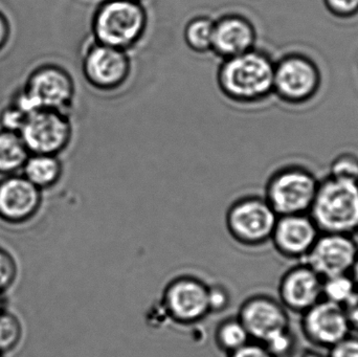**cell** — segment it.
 <instances>
[{
  "instance_id": "7c38bea8",
  "label": "cell",
  "mask_w": 358,
  "mask_h": 357,
  "mask_svg": "<svg viewBox=\"0 0 358 357\" xmlns=\"http://www.w3.org/2000/svg\"><path fill=\"white\" fill-rule=\"evenodd\" d=\"M238 318L245 327L252 341L265 343L273 335L288 330L287 314L273 298L256 295L240 306Z\"/></svg>"
},
{
  "instance_id": "52a82bcc",
  "label": "cell",
  "mask_w": 358,
  "mask_h": 357,
  "mask_svg": "<svg viewBox=\"0 0 358 357\" xmlns=\"http://www.w3.org/2000/svg\"><path fill=\"white\" fill-rule=\"evenodd\" d=\"M278 218L264 196L244 195L229 205L225 226L236 242L243 247H260L271 240Z\"/></svg>"
},
{
  "instance_id": "3957f363",
  "label": "cell",
  "mask_w": 358,
  "mask_h": 357,
  "mask_svg": "<svg viewBox=\"0 0 358 357\" xmlns=\"http://www.w3.org/2000/svg\"><path fill=\"white\" fill-rule=\"evenodd\" d=\"M77 96V85L71 73L56 63L36 67L10 102L27 115L39 109L71 113Z\"/></svg>"
},
{
  "instance_id": "f1b7e54d",
  "label": "cell",
  "mask_w": 358,
  "mask_h": 357,
  "mask_svg": "<svg viewBox=\"0 0 358 357\" xmlns=\"http://www.w3.org/2000/svg\"><path fill=\"white\" fill-rule=\"evenodd\" d=\"M326 6L331 14L341 18H349L358 12V0H326Z\"/></svg>"
},
{
  "instance_id": "f546056e",
  "label": "cell",
  "mask_w": 358,
  "mask_h": 357,
  "mask_svg": "<svg viewBox=\"0 0 358 357\" xmlns=\"http://www.w3.org/2000/svg\"><path fill=\"white\" fill-rule=\"evenodd\" d=\"M227 357H275L264 346L258 342H250L237 351L229 354Z\"/></svg>"
},
{
  "instance_id": "4fadbf2b",
  "label": "cell",
  "mask_w": 358,
  "mask_h": 357,
  "mask_svg": "<svg viewBox=\"0 0 358 357\" xmlns=\"http://www.w3.org/2000/svg\"><path fill=\"white\" fill-rule=\"evenodd\" d=\"M42 203V191L22 174L0 180V218L8 224H22L33 218Z\"/></svg>"
},
{
  "instance_id": "e575fe53",
  "label": "cell",
  "mask_w": 358,
  "mask_h": 357,
  "mask_svg": "<svg viewBox=\"0 0 358 357\" xmlns=\"http://www.w3.org/2000/svg\"><path fill=\"white\" fill-rule=\"evenodd\" d=\"M2 298H1V296H0V312H2V310H3V308H2Z\"/></svg>"
},
{
  "instance_id": "9a60e30c",
  "label": "cell",
  "mask_w": 358,
  "mask_h": 357,
  "mask_svg": "<svg viewBox=\"0 0 358 357\" xmlns=\"http://www.w3.org/2000/svg\"><path fill=\"white\" fill-rule=\"evenodd\" d=\"M317 230L307 214L279 216L271 240L282 255L303 257L315 245Z\"/></svg>"
},
{
  "instance_id": "4316f807",
  "label": "cell",
  "mask_w": 358,
  "mask_h": 357,
  "mask_svg": "<svg viewBox=\"0 0 358 357\" xmlns=\"http://www.w3.org/2000/svg\"><path fill=\"white\" fill-rule=\"evenodd\" d=\"M17 276V266L12 256L0 247V293L10 287Z\"/></svg>"
},
{
  "instance_id": "4dcf8cb0",
  "label": "cell",
  "mask_w": 358,
  "mask_h": 357,
  "mask_svg": "<svg viewBox=\"0 0 358 357\" xmlns=\"http://www.w3.org/2000/svg\"><path fill=\"white\" fill-rule=\"evenodd\" d=\"M330 357H358V340H343L332 347Z\"/></svg>"
},
{
  "instance_id": "44dd1931",
  "label": "cell",
  "mask_w": 358,
  "mask_h": 357,
  "mask_svg": "<svg viewBox=\"0 0 358 357\" xmlns=\"http://www.w3.org/2000/svg\"><path fill=\"white\" fill-rule=\"evenodd\" d=\"M214 339L217 348L227 356L252 342L238 316H229L220 321L215 329Z\"/></svg>"
},
{
  "instance_id": "d6986e66",
  "label": "cell",
  "mask_w": 358,
  "mask_h": 357,
  "mask_svg": "<svg viewBox=\"0 0 358 357\" xmlns=\"http://www.w3.org/2000/svg\"><path fill=\"white\" fill-rule=\"evenodd\" d=\"M29 154L20 133L0 129V175L18 173Z\"/></svg>"
},
{
  "instance_id": "d6a6232c",
  "label": "cell",
  "mask_w": 358,
  "mask_h": 357,
  "mask_svg": "<svg viewBox=\"0 0 358 357\" xmlns=\"http://www.w3.org/2000/svg\"><path fill=\"white\" fill-rule=\"evenodd\" d=\"M10 37V21L0 12V52L6 48Z\"/></svg>"
},
{
  "instance_id": "1f68e13d",
  "label": "cell",
  "mask_w": 358,
  "mask_h": 357,
  "mask_svg": "<svg viewBox=\"0 0 358 357\" xmlns=\"http://www.w3.org/2000/svg\"><path fill=\"white\" fill-rule=\"evenodd\" d=\"M350 326L358 328V291L343 305Z\"/></svg>"
},
{
  "instance_id": "cb8c5ba5",
  "label": "cell",
  "mask_w": 358,
  "mask_h": 357,
  "mask_svg": "<svg viewBox=\"0 0 358 357\" xmlns=\"http://www.w3.org/2000/svg\"><path fill=\"white\" fill-rule=\"evenodd\" d=\"M328 175L358 182V157L352 153L338 155L330 165Z\"/></svg>"
},
{
  "instance_id": "9c48e42d",
  "label": "cell",
  "mask_w": 358,
  "mask_h": 357,
  "mask_svg": "<svg viewBox=\"0 0 358 357\" xmlns=\"http://www.w3.org/2000/svg\"><path fill=\"white\" fill-rule=\"evenodd\" d=\"M19 133L31 154L60 155L73 140L71 113L52 109L34 111Z\"/></svg>"
},
{
  "instance_id": "ba28073f",
  "label": "cell",
  "mask_w": 358,
  "mask_h": 357,
  "mask_svg": "<svg viewBox=\"0 0 358 357\" xmlns=\"http://www.w3.org/2000/svg\"><path fill=\"white\" fill-rule=\"evenodd\" d=\"M321 86V69L310 57L288 52L275 60L273 96L281 102L306 104L319 94Z\"/></svg>"
},
{
  "instance_id": "d4e9b609",
  "label": "cell",
  "mask_w": 358,
  "mask_h": 357,
  "mask_svg": "<svg viewBox=\"0 0 358 357\" xmlns=\"http://www.w3.org/2000/svg\"><path fill=\"white\" fill-rule=\"evenodd\" d=\"M27 113L10 102L0 112V129L20 132L27 121Z\"/></svg>"
},
{
  "instance_id": "2e32d148",
  "label": "cell",
  "mask_w": 358,
  "mask_h": 357,
  "mask_svg": "<svg viewBox=\"0 0 358 357\" xmlns=\"http://www.w3.org/2000/svg\"><path fill=\"white\" fill-rule=\"evenodd\" d=\"M350 324L344 307L332 302L322 301L307 310L305 329L313 341L334 347L346 339Z\"/></svg>"
},
{
  "instance_id": "484cf974",
  "label": "cell",
  "mask_w": 358,
  "mask_h": 357,
  "mask_svg": "<svg viewBox=\"0 0 358 357\" xmlns=\"http://www.w3.org/2000/svg\"><path fill=\"white\" fill-rule=\"evenodd\" d=\"M231 304V295L227 287L222 284L208 285V306L212 314H220L229 308Z\"/></svg>"
},
{
  "instance_id": "8d00e7d4",
  "label": "cell",
  "mask_w": 358,
  "mask_h": 357,
  "mask_svg": "<svg viewBox=\"0 0 358 357\" xmlns=\"http://www.w3.org/2000/svg\"><path fill=\"white\" fill-rule=\"evenodd\" d=\"M0 357H1V354H0Z\"/></svg>"
},
{
  "instance_id": "d590c367",
  "label": "cell",
  "mask_w": 358,
  "mask_h": 357,
  "mask_svg": "<svg viewBox=\"0 0 358 357\" xmlns=\"http://www.w3.org/2000/svg\"><path fill=\"white\" fill-rule=\"evenodd\" d=\"M136 1H141V0H136Z\"/></svg>"
},
{
  "instance_id": "8fae6325",
  "label": "cell",
  "mask_w": 358,
  "mask_h": 357,
  "mask_svg": "<svg viewBox=\"0 0 358 357\" xmlns=\"http://www.w3.org/2000/svg\"><path fill=\"white\" fill-rule=\"evenodd\" d=\"M307 266L325 278L346 275L357 258L355 243L345 234L326 233L305 255Z\"/></svg>"
},
{
  "instance_id": "6da1fadb",
  "label": "cell",
  "mask_w": 358,
  "mask_h": 357,
  "mask_svg": "<svg viewBox=\"0 0 358 357\" xmlns=\"http://www.w3.org/2000/svg\"><path fill=\"white\" fill-rule=\"evenodd\" d=\"M275 60L261 48L223 59L216 73L220 94L240 106L264 103L273 96Z\"/></svg>"
},
{
  "instance_id": "83f0119b",
  "label": "cell",
  "mask_w": 358,
  "mask_h": 357,
  "mask_svg": "<svg viewBox=\"0 0 358 357\" xmlns=\"http://www.w3.org/2000/svg\"><path fill=\"white\" fill-rule=\"evenodd\" d=\"M292 337L289 331L285 330L273 335L262 345L275 357H281L287 354L292 347Z\"/></svg>"
},
{
  "instance_id": "5bb4252c",
  "label": "cell",
  "mask_w": 358,
  "mask_h": 357,
  "mask_svg": "<svg viewBox=\"0 0 358 357\" xmlns=\"http://www.w3.org/2000/svg\"><path fill=\"white\" fill-rule=\"evenodd\" d=\"M258 31L244 15L227 13L214 21L212 54L220 60L257 48Z\"/></svg>"
},
{
  "instance_id": "ac0fdd59",
  "label": "cell",
  "mask_w": 358,
  "mask_h": 357,
  "mask_svg": "<svg viewBox=\"0 0 358 357\" xmlns=\"http://www.w3.org/2000/svg\"><path fill=\"white\" fill-rule=\"evenodd\" d=\"M21 172L34 186L48 190L62 178L63 163L59 155L29 154Z\"/></svg>"
},
{
  "instance_id": "7402d4cb",
  "label": "cell",
  "mask_w": 358,
  "mask_h": 357,
  "mask_svg": "<svg viewBox=\"0 0 358 357\" xmlns=\"http://www.w3.org/2000/svg\"><path fill=\"white\" fill-rule=\"evenodd\" d=\"M355 291V281L346 275L326 278L325 283L322 284V293H324L327 301L338 305H344Z\"/></svg>"
},
{
  "instance_id": "836d02e7",
  "label": "cell",
  "mask_w": 358,
  "mask_h": 357,
  "mask_svg": "<svg viewBox=\"0 0 358 357\" xmlns=\"http://www.w3.org/2000/svg\"><path fill=\"white\" fill-rule=\"evenodd\" d=\"M353 272H355V281L358 283V257L357 261H355V265H353Z\"/></svg>"
},
{
  "instance_id": "8992f818",
  "label": "cell",
  "mask_w": 358,
  "mask_h": 357,
  "mask_svg": "<svg viewBox=\"0 0 358 357\" xmlns=\"http://www.w3.org/2000/svg\"><path fill=\"white\" fill-rule=\"evenodd\" d=\"M319 184L310 170L298 165L284 166L271 174L263 196L278 216L307 214Z\"/></svg>"
},
{
  "instance_id": "5b68a950",
  "label": "cell",
  "mask_w": 358,
  "mask_h": 357,
  "mask_svg": "<svg viewBox=\"0 0 358 357\" xmlns=\"http://www.w3.org/2000/svg\"><path fill=\"white\" fill-rule=\"evenodd\" d=\"M80 61L86 83L101 94L119 92L134 73L129 52L96 42L90 36L82 46Z\"/></svg>"
},
{
  "instance_id": "ffe728a7",
  "label": "cell",
  "mask_w": 358,
  "mask_h": 357,
  "mask_svg": "<svg viewBox=\"0 0 358 357\" xmlns=\"http://www.w3.org/2000/svg\"><path fill=\"white\" fill-rule=\"evenodd\" d=\"M215 19L198 15L185 23L183 41L192 52L198 54H212Z\"/></svg>"
},
{
  "instance_id": "603a6c76",
  "label": "cell",
  "mask_w": 358,
  "mask_h": 357,
  "mask_svg": "<svg viewBox=\"0 0 358 357\" xmlns=\"http://www.w3.org/2000/svg\"><path fill=\"white\" fill-rule=\"evenodd\" d=\"M22 337L20 321L10 312H0V354L12 351Z\"/></svg>"
},
{
  "instance_id": "e0dca14e",
  "label": "cell",
  "mask_w": 358,
  "mask_h": 357,
  "mask_svg": "<svg viewBox=\"0 0 358 357\" xmlns=\"http://www.w3.org/2000/svg\"><path fill=\"white\" fill-rule=\"evenodd\" d=\"M320 276L309 266L286 272L280 283V297L284 305L296 310H308L322 295Z\"/></svg>"
},
{
  "instance_id": "277c9868",
  "label": "cell",
  "mask_w": 358,
  "mask_h": 357,
  "mask_svg": "<svg viewBox=\"0 0 358 357\" xmlns=\"http://www.w3.org/2000/svg\"><path fill=\"white\" fill-rule=\"evenodd\" d=\"M310 217L319 230L350 234L358 230V182L327 175L320 180Z\"/></svg>"
},
{
  "instance_id": "30bf717a",
  "label": "cell",
  "mask_w": 358,
  "mask_h": 357,
  "mask_svg": "<svg viewBox=\"0 0 358 357\" xmlns=\"http://www.w3.org/2000/svg\"><path fill=\"white\" fill-rule=\"evenodd\" d=\"M162 306L176 324L189 326L202 322L210 314L208 284L189 275L176 277L166 285Z\"/></svg>"
},
{
  "instance_id": "7a4b0ae2",
  "label": "cell",
  "mask_w": 358,
  "mask_h": 357,
  "mask_svg": "<svg viewBox=\"0 0 358 357\" xmlns=\"http://www.w3.org/2000/svg\"><path fill=\"white\" fill-rule=\"evenodd\" d=\"M146 8L136 0H105L90 21V37L100 43L131 52L148 31Z\"/></svg>"
}]
</instances>
